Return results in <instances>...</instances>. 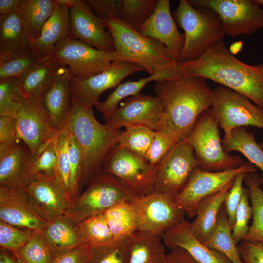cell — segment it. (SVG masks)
Listing matches in <instances>:
<instances>
[{
	"instance_id": "6da1fadb",
	"label": "cell",
	"mask_w": 263,
	"mask_h": 263,
	"mask_svg": "<svg viewBox=\"0 0 263 263\" xmlns=\"http://www.w3.org/2000/svg\"><path fill=\"white\" fill-rule=\"evenodd\" d=\"M183 76L209 79L246 96L263 109V64L249 65L230 52L222 40L198 58L180 62Z\"/></svg>"
},
{
	"instance_id": "7a4b0ae2",
	"label": "cell",
	"mask_w": 263,
	"mask_h": 263,
	"mask_svg": "<svg viewBox=\"0 0 263 263\" xmlns=\"http://www.w3.org/2000/svg\"><path fill=\"white\" fill-rule=\"evenodd\" d=\"M154 91L163 105L155 131L166 129L178 133L183 140L191 132L199 116L212 105L213 90L203 77L182 76L157 81Z\"/></svg>"
},
{
	"instance_id": "3957f363",
	"label": "cell",
	"mask_w": 263,
	"mask_h": 263,
	"mask_svg": "<svg viewBox=\"0 0 263 263\" xmlns=\"http://www.w3.org/2000/svg\"><path fill=\"white\" fill-rule=\"evenodd\" d=\"M65 125L75 138L82 154L81 189L101 171L106 157L118 144L122 132L99 122L92 107L83 103L72 94Z\"/></svg>"
},
{
	"instance_id": "277c9868",
	"label": "cell",
	"mask_w": 263,
	"mask_h": 263,
	"mask_svg": "<svg viewBox=\"0 0 263 263\" xmlns=\"http://www.w3.org/2000/svg\"><path fill=\"white\" fill-rule=\"evenodd\" d=\"M103 20L121 61L141 65L150 75L161 73L178 77L183 76L179 62L171 59L162 43L144 36L121 19L105 18Z\"/></svg>"
},
{
	"instance_id": "5b68a950",
	"label": "cell",
	"mask_w": 263,
	"mask_h": 263,
	"mask_svg": "<svg viewBox=\"0 0 263 263\" xmlns=\"http://www.w3.org/2000/svg\"><path fill=\"white\" fill-rule=\"evenodd\" d=\"M174 17L184 31L185 41L179 62L198 58L225 35L215 12L209 8L195 7L188 0L180 1Z\"/></svg>"
},
{
	"instance_id": "8992f818",
	"label": "cell",
	"mask_w": 263,
	"mask_h": 263,
	"mask_svg": "<svg viewBox=\"0 0 263 263\" xmlns=\"http://www.w3.org/2000/svg\"><path fill=\"white\" fill-rule=\"evenodd\" d=\"M87 185L82 194L72 200L64 214V217L74 225L120 202H132L137 197L116 178L103 171L93 176Z\"/></svg>"
},
{
	"instance_id": "52a82bcc",
	"label": "cell",
	"mask_w": 263,
	"mask_h": 263,
	"mask_svg": "<svg viewBox=\"0 0 263 263\" xmlns=\"http://www.w3.org/2000/svg\"><path fill=\"white\" fill-rule=\"evenodd\" d=\"M219 127L209 108L199 116L191 132L183 140L193 148L198 167L202 170H229L239 168L244 163L240 157L225 151Z\"/></svg>"
},
{
	"instance_id": "ba28073f",
	"label": "cell",
	"mask_w": 263,
	"mask_h": 263,
	"mask_svg": "<svg viewBox=\"0 0 263 263\" xmlns=\"http://www.w3.org/2000/svg\"><path fill=\"white\" fill-rule=\"evenodd\" d=\"M102 169L137 196L153 192L156 166L124 147L117 145L107 155Z\"/></svg>"
},
{
	"instance_id": "9c48e42d",
	"label": "cell",
	"mask_w": 263,
	"mask_h": 263,
	"mask_svg": "<svg viewBox=\"0 0 263 263\" xmlns=\"http://www.w3.org/2000/svg\"><path fill=\"white\" fill-rule=\"evenodd\" d=\"M212 113L225 134L251 126L263 129V109L244 95L223 86L213 90Z\"/></svg>"
},
{
	"instance_id": "30bf717a",
	"label": "cell",
	"mask_w": 263,
	"mask_h": 263,
	"mask_svg": "<svg viewBox=\"0 0 263 263\" xmlns=\"http://www.w3.org/2000/svg\"><path fill=\"white\" fill-rule=\"evenodd\" d=\"M53 57L60 64L67 66L73 76L84 80L108 68L114 61H121L115 52L101 50L71 36L56 46Z\"/></svg>"
},
{
	"instance_id": "8fae6325",
	"label": "cell",
	"mask_w": 263,
	"mask_h": 263,
	"mask_svg": "<svg viewBox=\"0 0 263 263\" xmlns=\"http://www.w3.org/2000/svg\"><path fill=\"white\" fill-rule=\"evenodd\" d=\"M14 117L17 138L26 145L33 158L38 156L59 132L53 125L40 98H25Z\"/></svg>"
},
{
	"instance_id": "7c38bea8",
	"label": "cell",
	"mask_w": 263,
	"mask_h": 263,
	"mask_svg": "<svg viewBox=\"0 0 263 263\" xmlns=\"http://www.w3.org/2000/svg\"><path fill=\"white\" fill-rule=\"evenodd\" d=\"M188 0L195 7L209 8L215 12L225 35H250L263 28V9L254 0Z\"/></svg>"
},
{
	"instance_id": "4fadbf2b",
	"label": "cell",
	"mask_w": 263,
	"mask_h": 263,
	"mask_svg": "<svg viewBox=\"0 0 263 263\" xmlns=\"http://www.w3.org/2000/svg\"><path fill=\"white\" fill-rule=\"evenodd\" d=\"M256 170L255 166L248 162H244L238 168L220 172L204 170L197 166L183 189L175 195V203L188 217L192 218L196 216L197 206L201 199L222 190L238 174Z\"/></svg>"
},
{
	"instance_id": "5bb4252c",
	"label": "cell",
	"mask_w": 263,
	"mask_h": 263,
	"mask_svg": "<svg viewBox=\"0 0 263 263\" xmlns=\"http://www.w3.org/2000/svg\"><path fill=\"white\" fill-rule=\"evenodd\" d=\"M197 166L193 148L182 141L156 165L153 192L176 195Z\"/></svg>"
},
{
	"instance_id": "9a60e30c",
	"label": "cell",
	"mask_w": 263,
	"mask_h": 263,
	"mask_svg": "<svg viewBox=\"0 0 263 263\" xmlns=\"http://www.w3.org/2000/svg\"><path fill=\"white\" fill-rule=\"evenodd\" d=\"M175 196L152 192L136 197L132 202L141 217L139 231L162 237L165 232L185 220V213L176 204Z\"/></svg>"
},
{
	"instance_id": "2e32d148",
	"label": "cell",
	"mask_w": 263,
	"mask_h": 263,
	"mask_svg": "<svg viewBox=\"0 0 263 263\" xmlns=\"http://www.w3.org/2000/svg\"><path fill=\"white\" fill-rule=\"evenodd\" d=\"M146 69L138 64L116 60L102 72L84 80L72 76L70 81L72 94L85 105L93 107L99 102L105 91L116 87L125 78Z\"/></svg>"
},
{
	"instance_id": "e0dca14e",
	"label": "cell",
	"mask_w": 263,
	"mask_h": 263,
	"mask_svg": "<svg viewBox=\"0 0 263 263\" xmlns=\"http://www.w3.org/2000/svg\"><path fill=\"white\" fill-rule=\"evenodd\" d=\"M161 100L139 94L125 99L108 117L105 124L114 129L129 125H141L156 131L161 120Z\"/></svg>"
},
{
	"instance_id": "ac0fdd59",
	"label": "cell",
	"mask_w": 263,
	"mask_h": 263,
	"mask_svg": "<svg viewBox=\"0 0 263 263\" xmlns=\"http://www.w3.org/2000/svg\"><path fill=\"white\" fill-rule=\"evenodd\" d=\"M71 36L99 50L115 51L114 43L103 20L94 14L89 5L79 0L70 9Z\"/></svg>"
},
{
	"instance_id": "d6986e66",
	"label": "cell",
	"mask_w": 263,
	"mask_h": 263,
	"mask_svg": "<svg viewBox=\"0 0 263 263\" xmlns=\"http://www.w3.org/2000/svg\"><path fill=\"white\" fill-rule=\"evenodd\" d=\"M137 31L162 43L171 59L175 62H179L185 36L178 29L171 13L169 0H158L151 16Z\"/></svg>"
},
{
	"instance_id": "ffe728a7",
	"label": "cell",
	"mask_w": 263,
	"mask_h": 263,
	"mask_svg": "<svg viewBox=\"0 0 263 263\" xmlns=\"http://www.w3.org/2000/svg\"><path fill=\"white\" fill-rule=\"evenodd\" d=\"M0 220L40 233L48 223L36 211L25 189L3 187H0Z\"/></svg>"
},
{
	"instance_id": "44dd1931",
	"label": "cell",
	"mask_w": 263,
	"mask_h": 263,
	"mask_svg": "<svg viewBox=\"0 0 263 263\" xmlns=\"http://www.w3.org/2000/svg\"><path fill=\"white\" fill-rule=\"evenodd\" d=\"M25 191L36 211L48 223L63 217L72 201L55 178L34 180Z\"/></svg>"
},
{
	"instance_id": "7402d4cb",
	"label": "cell",
	"mask_w": 263,
	"mask_h": 263,
	"mask_svg": "<svg viewBox=\"0 0 263 263\" xmlns=\"http://www.w3.org/2000/svg\"><path fill=\"white\" fill-rule=\"evenodd\" d=\"M32 158L28 147L19 141L0 152V187L25 189L34 181L31 171Z\"/></svg>"
},
{
	"instance_id": "603a6c76",
	"label": "cell",
	"mask_w": 263,
	"mask_h": 263,
	"mask_svg": "<svg viewBox=\"0 0 263 263\" xmlns=\"http://www.w3.org/2000/svg\"><path fill=\"white\" fill-rule=\"evenodd\" d=\"M73 76L69 68L60 64L51 84L41 100L55 128L60 131L65 126L71 105L70 81Z\"/></svg>"
},
{
	"instance_id": "cb8c5ba5",
	"label": "cell",
	"mask_w": 263,
	"mask_h": 263,
	"mask_svg": "<svg viewBox=\"0 0 263 263\" xmlns=\"http://www.w3.org/2000/svg\"><path fill=\"white\" fill-rule=\"evenodd\" d=\"M69 15V9L55 2L53 12L39 36L29 42V48L38 61L44 62L52 57L57 44L71 36Z\"/></svg>"
},
{
	"instance_id": "d4e9b609",
	"label": "cell",
	"mask_w": 263,
	"mask_h": 263,
	"mask_svg": "<svg viewBox=\"0 0 263 263\" xmlns=\"http://www.w3.org/2000/svg\"><path fill=\"white\" fill-rule=\"evenodd\" d=\"M162 238L169 249L182 248L199 263H231L223 254L196 239L191 231L190 222L185 220L165 232Z\"/></svg>"
},
{
	"instance_id": "484cf974",
	"label": "cell",
	"mask_w": 263,
	"mask_h": 263,
	"mask_svg": "<svg viewBox=\"0 0 263 263\" xmlns=\"http://www.w3.org/2000/svg\"><path fill=\"white\" fill-rule=\"evenodd\" d=\"M233 182L220 191L203 198L197 204L196 218L190 223V228L195 237L203 244L207 242L216 230L219 211Z\"/></svg>"
},
{
	"instance_id": "4316f807",
	"label": "cell",
	"mask_w": 263,
	"mask_h": 263,
	"mask_svg": "<svg viewBox=\"0 0 263 263\" xmlns=\"http://www.w3.org/2000/svg\"><path fill=\"white\" fill-rule=\"evenodd\" d=\"M103 213L114 240L129 239L140 230L141 217L132 202L118 203Z\"/></svg>"
},
{
	"instance_id": "83f0119b",
	"label": "cell",
	"mask_w": 263,
	"mask_h": 263,
	"mask_svg": "<svg viewBox=\"0 0 263 263\" xmlns=\"http://www.w3.org/2000/svg\"><path fill=\"white\" fill-rule=\"evenodd\" d=\"M162 237L138 231L129 239L128 263H165L167 254Z\"/></svg>"
},
{
	"instance_id": "f1b7e54d",
	"label": "cell",
	"mask_w": 263,
	"mask_h": 263,
	"mask_svg": "<svg viewBox=\"0 0 263 263\" xmlns=\"http://www.w3.org/2000/svg\"><path fill=\"white\" fill-rule=\"evenodd\" d=\"M41 233L54 256L85 245L75 225L64 217L48 223Z\"/></svg>"
},
{
	"instance_id": "f546056e",
	"label": "cell",
	"mask_w": 263,
	"mask_h": 263,
	"mask_svg": "<svg viewBox=\"0 0 263 263\" xmlns=\"http://www.w3.org/2000/svg\"><path fill=\"white\" fill-rule=\"evenodd\" d=\"M55 6L54 0H20L18 11L28 42L39 36Z\"/></svg>"
},
{
	"instance_id": "4dcf8cb0",
	"label": "cell",
	"mask_w": 263,
	"mask_h": 263,
	"mask_svg": "<svg viewBox=\"0 0 263 263\" xmlns=\"http://www.w3.org/2000/svg\"><path fill=\"white\" fill-rule=\"evenodd\" d=\"M223 148L227 153L237 151L244 155L249 163L258 167L262 171L260 178L263 185V150L257 143L253 134L245 127L233 129L221 139Z\"/></svg>"
},
{
	"instance_id": "1f68e13d",
	"label": "cell",
	"mask_w": 263,
	"mask_h": 263,
	"mask_svg": "<svg viewBox=\"0 0 263 263\" xmlns=\"http://www.w3.org/2000/svg\"><path fill=\"white\" fill-rule=\"evenodd\" d=\"M60 64L52 57L38 62L21 79V88L25 98H40L52 82Z\"/></svg>"
},
{
	"instance_id": "d6a6232c",
	"label": "cell",
	"mask_w": 263,
	"mask_h": 263,
	"mask_svg": "<svg viewBox=\"0 0 263 263\" xmlns=\"http://www.w3.org/2000/svg\"><path fill=\"white\" fill-rule=\"evenodd\" d=\"M179 78L168 74L154 73L150 76L137 81H128L118 85L102 102H99L95 107L97 110L108 117L117 107L119 103L125 98L140 94V91L148 83Z\"/></svg>"
},
{
	"instance_id": "836d02e7",
	"label": "cell",
	"mask_w": 263,
	"mask_h": 263,
	"mask_svg": "<svg viewBox=\"0 0 263 263\" xmlns=\"http://www.w3.org/2000/svg\"><path fill=\"white\" fill-rule=\"evenodd\" d=\"M232 230L223 204L218 214L216 230L211 238L203 244L223 254L231 263H244L233 240Z\"/></svg>"
},
{
	"instance_id": "e575fe53",
	"label": "cell",
	"mask_w": 263,
	"mask_h": 263,
	"mask_svg": "<svg viewBox=\"0 0 263 263\" xmlns=\"http://www.w3.org/2000/svg\"><path fill=\"white\" fill-rule=\"evenodd\" d=\"M37 62L30 48L0 51V80L21 79Z\"/></svg>"
},
{
	"instance_id": "d590c367",
	"label": "cell",
	"mask_w": 263,
	"mask_h": 263,
	"mask_svg": "<svg viewBox=\"0 0 263 263\" xmlns=\"http://www.w3.org/2000/svg\"><path fill=\"white\" fill-rule=\"evenodd\" d=\"M29 48L18 10L0 19V51H15Z\"/></svg>"
},
{
	"instance_id": "8d00e7d4",
	"label": "cell",
	"mask_w": 263,
	"mask_h": 263,
	"mask_svg": "<svg viewBox=\"0 0 263 263\" xmlns=\"http://www.w3.org/2000/svg\"><path fill=\"white\" fill-rule=\"evenodd\" d=\"M244 181L249 190L253 220L243 240L263 241V191L260 188V177L255 172L249 173Z\"/></svg>"
},
{
	"instance_id": "74e56055",
	"label": "cell",
	"mask_w": 263,
	"mask_h": 263,
	"mask_svg": "<svg viewBox=\"0 0 263 263\" xmlns=\"http://www.w3.org/2000/svg\"><path fill=\"white\" fill-rule=\"evenodd\" d=\"M75 225L86 246L105 244L114 240L103 212L89 217Z\"/></svg>"
},
{
	"instance_id": "f35d334b",
	"label": "cell",
	"mask_w": 263,
	"mask_h": 263,
	"mask_svg": "<svg viewBox=\"0 0 263 263\" xmlns=\"http://www.w3.org/2000/svg\"><path fill=\"white\" fill-rule=\"evenodd\" d=\"M128 239L105 244L88 246L85 263H128Z\"/></svg>"
},
{
	"instance_id": "ab89813d",
	"label": "cell",
	"mask_w": 263,
	"mask_h": 263,
	"mask_svg": "<svg viewBox=\"0 0 263 263\" xmlns=\"http://www.w3.org/2000/svg\"><path fill=\"white\" fill-rule=\"evenodd\" d=\"M125 128L117 145L145 158L156 132L141 125H129Z\"/></svg>"
},
{
	"instance_id": "60d3db41",
	"label": "cell",
	"mask_w": 263,
	"mask_h": 263,
	"mask_svg": "<svg viewBox=\"0 0 263 263\" xmlns=\"http://www.w3.org/2000/svg\"><path fill=\"white\" fill-rule=\"evenodd\" d=\"M69 130L65 125L64 127L58 132L56 138V156L55 167V179L69 195Z\"/></svg>"
},
{
	"instance_id": "b9f144b4",
	"label": "cell",
	"mask_w": 263,
	"mask_h": 263,
	"mask_svg": "<svg viewBox=\"0 0 263 263\" xmlns=\"http://www.w3.org/2000/svg\"><path fill=\"white\" fill-rule=\"evenodd\" d=\"M21 79L0 80V115L14 117L25 97L21 88Z\"/></svg>"
},
{
	"instance_id": "7bdbcfd3",
	"label": "cell",
	"mask_w": 263,
	"mask_h": 263,
	"mask_svg": "<svg viewBox=\"0 0 263 263\" xmlns=\"http://www.w3.org/2000/svg\"><path fill=\"white\" fill-rule=\"evenodd\" d=\"M158 0H123L122 20L138 30L151 16Z\"/></svg>"
},
{
	"instance_id": "ee69618b",
	"label": "cell",
	"mask_w": 263,
	"mask_h": 263,
	"mask_svg": "<svg viewBox=\"0 0 263 263\" xmlns=\"http://www.w3.org/2000/svg\"><path fill=\"white\" fill-rule=\"evenodd\" d=\"M54 253L40 233H34L20 249L18 256L25 263H51Z\"/></svg>"
},
{
	"instance_id": "f6af8a7d",
	"label": "cell",
	"mask_w": 263,
	"mask_h": 263,
	"mask_svg": "<svg viewBox=\"0 0 263 263\" xmlns=\"http://www.w3.org/2000/svg\"><path fill=\"white\" fill-rule=\"evenodd\" d=\"M155 132V135L145 157L153 166H156L175 145L183 140L178 133L166 129Z\"/></svg>"
},
{
	"instance_id": "bcb514c9",
	"label": "cell",
	"mask_w": 263,
	"mask_h": 263,
	"mask_svg": "<svg viewBox=\"0 0 263 263\" xmlns=\"http://www.w3.org/2000/svg\"><path fill=\"white\" fill-rule=\"evenodd\" d=\"M56 138L46 146L38 156L33 157L31 171L34 180L55 178L56 156Z\"/></svg>"
},
{
	"instance_id": "7dc6e473",
	"label": "cell",
	"mask_w": 263,
	"mask_h": 263,
	"mask_svg": "<svg viewBox=\"0 0 263 263\" xmlns=\"http://www.w3.org/2000/svg\"><path fill=\"white\" fill-rule=\"evenodd\" d=\"M34 232L0 220V246L13 251L17 257L20 249L29 241Z\"/></svg>"
},
{
	"instance_id": "c3c4849f",
	"label": "cell",
	"mask_w": 263,
	"mask_h": 263,
	"mask_svg": "<svg viewBox=\"0 0 263 263\" xmlns=\"http://www.w3.org/2000/svg\"><path fill=\"white\" fill-rule=\"evenodd\" d=\"M69 132L68 154L70 165L69 193L71 199L73 200L79 195L80 181L82 171V157L80 148L75 138L69 130Z\"/></svg>"
},
{
	"instance_id": "681fc988",
	"label": "cell",
	"mask_w": 263,
	"mask_h": 263,
	"mask_svg": "<svg viewBox=\"0 0 263 263\" xmlns=\"http://www.w3.org/2000/svg\"><path fill=\"white\" fill-rule=\"evenodd\" d=\"M249 199V189L243 188L241 199L236 211L235 222L232 230V237L237 245L244 239L249 229L248 222L253 215Z\"/></svg>"
},
{
	"instance_id": "f907efd6",
	"label": "cell",
	"mask_w": 263,
	"mask_h": 263,
	"mask_svg": "<svg viewBox=\"0 0 263 263\" xmlns=\"http://www.w3.org/2000/svg\"><path fill=\"white\" fill-rule=\"evenodd\" d=\"M248 173H249L242 172L235 176L232 185L224 200V205L232 228L235 222L236 211L241 199L243 189L242 184Z\"/></svg>"
},
{
	"instance_id": "816d5d0a",
	"label": "cell",
	"mask_w": 263,
	"mask_h": 263,
	"mask_svg": "<svg viewBox=\"0 0 263 263\" xmlns=\"http://www.w3.org/2000/svg\"><path fill=\"white\" fill-rule=\"evenodd\" d=\"M96 15L102 19H122L123 0H85Z\"/></svg>"
},
{
	"instance_id": "f5cc1de1",
	"label": "cell",
	"mask_w": 263,
	"mask_h": 263,
	"mask_svg": "<svg viewBox=\"0 0 263 263\" xmlns=\"http://www.w3.org/2000/svg\"><path fill=\"white\" fill-rule=\"evenodd\" d=\"M237 247L244 263H263V241L243 240Z\"/></svg>"
},
{
	"instance_id": "db71d44e",
	"label": "cell",
	"mask_w": 263,
	"mask_h": 263,
	"mask_svg": "<svg viewBox=\"0 0 263 263\" xmlns=\"http://www.w3.org/2000/svg\"><path fill=\"white\" fill-rule=\"evenodd\" d=\"M19 141L14 117L0 115V152L11 147Z\"/></svg>"
},
{
	"instance_id": "11a10c76",
	"label": "cell",
	"mask_w": 263,
	"mask_h": 263,
	"mask_svg": "<svg viewBox=\"0 0 263 263\" xmlns=\"http://www.w3.org/2000/svg\"><path fill=\"white\" fill-rule=\"evenodd\" d=\"M88 246L83 245L55 256L51 263H85Z\"/></svg>"
},
{
	"instance_id": "9f6ffc18",
	"label": "cell",
	"mask_w": 263,
	"mask_h": 263,
	"mask_svg": "<svg viewBox=\"0 0 263 263\" xmlns=\"http://www.w3.org/2000/svg\"><path fill=\"white\" fill-rule=\"evenodd\" d=\"M165 263H199L187 251L180 248L171 249L167 254Z\"/></svg>"
},
{
	"instance_id": "6f0895ef",
	"label": "cell",
	"mask_w": 263,
	"mask_h": 263,
	"mask_svg": "<svg viewBox=\"0 0 263 263\" xmlns=\"http://www.w3.org/2000/svg\"><path fill=\"white\" fill-rule=\"evenodd\" d=\"M20 0H0V19L18 9Z\"/></svg>"
},
{
	"instance_id": "680465c9",
	"label": "cell",
	"mask_w": 263,
	"mask_h": 263,
	"mask_svg": "<svg viewBox=\"0 0 263 263\" xmlns=\"http://www.w3.org/2000/svg\"><path fill=\"white\" fill-rule=\"evenodd\" d=\"M58 5L70 9L76 5L79 0H54Z\"/></svg>"
},
{
	"instance_id": "91938a15",
	"label": "cell",
	"mask_w": 263,
	"mask_h": 263,
	"mask_svg": "<svg viewBox=\"0 0 263 263\" xmlns=\"http://www.w3.org/2000/svg\"><path fill=\"white\" fill-rule=\"evenodd\" d=\"M0 263H16L13 259L5 253L1 252Z\"/></svg>"
},
{
	"instance_id": "94428289",
	"label": "cell",
	"mask_w": 263,
	"mask_h": 263,
	"mask_svg": "<svg viewBox=\"0 0 263 263\" xmlns=\"http://www.w3.org/2000/svg\"><path fill=\"white\" fill-rule=\"evenodd\" d=\"M242 47V42H236L233 44L230 49H229L230 52L233 55L238 53Z\"/></svg>"
},
{
	"instance_id": "6125c7cd",
	"label": "cell",
	"mask_w": 263,
	"mask_h": 263,
	"mask_svg": "<svg viewBox=\"0 0 263 263\" xmlns=\"http://www.w3.org/2000/svg\"><path fill=\"white\" fill-rule=\"evenodd\" d=\"M255 2L259 5L263 6V0H254Z\"/></svg>"
},
{
	"instance_id": "be15d7a7",
	"label": "cell",
	"mask_w": 263,
	"mask_h": 263,
	"mask_svg": "<svg viewBox=\"0 0 263 263\" xmlns=\"http://www.w3.org/2000/svg\"><path fill=\"white\" fill-rule=\"evenodd\" d=\"M16 263H25L20 258L17 257Z\"/></svg>"
},
{
	"instance_id": "e7e4bbea",
	"label": "cell",
	"mask_w": 263,
	"mask_h": 263,
	"mask_svg": "<svg viewBox=\"0 0 263 263\" xmlns=\"http://www.w3.org/2000/svg\"><path fill=\"white\" fill-rule=\"evenodd\" d=\"M259 145L261 146V148L263 150V142L259 143Z\"/></svg>"
}]
</instances>
